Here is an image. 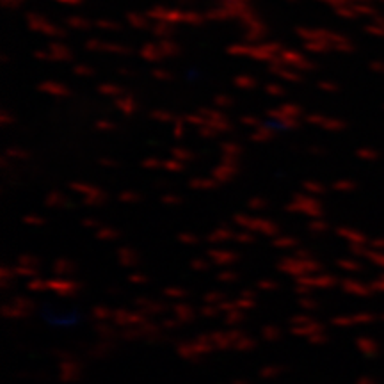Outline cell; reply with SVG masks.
Wrapping results in <instances>:
<instances>
[{"mask_svg":"<svg viewBox=\"0 0 384 384\" xmlns=\"http://www.w3.org/2000/svg\"><path fill=\"white\" fill-rule=\"evenodd\" d=\"M278 270L279 272L286 274V276H292V278H301V276H308V274H319L324 269L322 263L313 260V258H297V256H283L278 262Z\"/></svg>","mask_w":384,"mask_h":384,"instance_id":"obj_1","label":"cell"},{"mask_svg":"<svg viewBox=\"0 0 384 384\" xmlns=\"http://www.w3.org/2000/svg\"><path fill=\"white\" fill-rule=\"evenodd\" d=\"M235 225L238 226L241 229H247V232L253 233H262L265 237H278L279 235V228L276 222L267 221V219H254V217H247V216H235Z\"/></svg>","mask_w":384,"mask_h":384,"instance_id":"obj_2","label":"cell"},{"mask_svg":"<svg viewBox=\"0 0 384 384\" xmlns=\"http://www.w3.org/2000/svg\"><path fill=\"white\" fill-rule=\"evenodd\" d=\"M82 285L78 281H73V279L68 278H52L49 279V290L53 292V294L58 295L61 299H71L80 292Z\"/></svg>","mask_w":384,"mask_h":384,"instance_id":"obj_3","label":"cell"},{"mask_svg":"<svg viewBox=\"0 0 384 384\" xmlns=\"http://www.w3.org/2000/svg\"><path fill=\"white\" fill-rule=\"evenodd\" d=\"M245 333L238 327H232L228 331H212L210 333V338H212V344L216 345L217 351H228V349L235 347L238 340L244 336Z\"/></svg>","mask_w":384,"mask_h":384,"instance_id":"obj_4","label":"cell"},{"mask_svg":"<svg viewBox=\"0 0 384 384\" xmlns=\"http://www.w3.org/2000/svg\"><path fill=\"white\" fill-rule=\"evenodd\" d=\"M295 285H306L310 288H333V286L338 285V279L333 276V274H308V276H301V278H295Z\"/></svg>","mask_w":384,"mask_h":384,"instance_id":"obj_5","label":"cell"},{"mask_svg":"<svg viewBox=\"0 0 384 384\" xmlns=\"http://www.w3.org/2000/svg\"><path fill=\"white\" fill-rule=\"evenodd\" d=\"M82 365L77 358H68V360L59 361V379L64 384H73L80 379Z\"/></svg>","mask_w":384,"mask_h":384,"instance_id":"obj_6","label":"cell"},{"mask_svg":"<svg viewBox=\"0 0 384 384\" xmlns=\"http://www.w3.org/2000/svg\"><path fill=\"white\" fill-rule=\"evenodd\" d=\"M135 306H137V310L144 311L148 317H160V315H164L169 310V306L166 303L153 301V299L143 297V295H141V297H135Z\"/></svg>","mask_w":384,"mask_h":384,"instance_id":"obj_7","label":"cell"},{"mask_svg":"<svg viewBox=\"0 0 384 384\" xmlns=\"http://www.w3.org/2000/svg\"><path fill=\"white\" fill-rule=\"evenodd\" d=\"M207 256H209V260L213 265L219 267H228L232 263L238 262V254L229 250H209Z\"/></svg>","mask_w":384,"mask_h":384,"instance_id":"obj_8","label":"cell"},{"mask_svg":"<svg viewBox=\"0 0 384 384\" xmlns=\"http://www.w3.org/2000/svg\"><path fill=\"white\" fill-rule=\"evenodd\" d=\"M173 315H175L176 319L180 320L182 324H191L194 322V319H196L198 311L194 310V308L191 306V304L187 303H176L171 306Z\"/></svg>","mask_w":384,"mask_h":384,"instance_id":"obj_9","label":"cell"},{"mask_svg":"<svg viewBox=\"0 0 384 384\" xmlns=\"http://www.w3.org/2000/svg\"><path fill=\"white\" fill-rule=\"evenodd\" d=\"M116 256H118L119 265L127 267V269H132V267H135L139 263V253L135 250H132V247H128V245L119 247V250L116 251Z\"/></svg>","mask_w":384,"mask_h":384,"instance_id":"obj_10","label":"cell"},{"mask_svg":"<svg viewBox=\"0 0 384 384\" xmlns=\"http://www.w3.org/2000/svg\"><path fill=\"white\" fill-rule=\"evenodd\" d=\"M326 331V326H324L322 322H317V320H313V322L306 324V326H297V327H290V333L294 336H301V338H310V336L317 335V333H324Z\"/></svg>","mask_w":384,"mask_h":384,"instance_id":"obj_11","label":"cell"},{"mask_svg":"<svg viewBox=\"0 0 384 384\" xmlns=\"http://www.w3.org/2000/svg\"><path fill=\"white\" fill-rule=\"evenodd\" d=\"M52 272L58 278H66V276H71V274L77 272V265L71 260H68V258H58L52 263Z\"/></svg>","mask_w":384,"mask_h":384,"instance_id":"obj_12","label":"cell"},{"mask_svg":"<svg viewBox=\"0 0 384 384\" xmlns=\"http://www.w3.org/2000/svg\"><path fill=\"white\" fill-rule=\"evenodd\" d=\"M176 354L180 356L182 360L192 361V363H198V361L201 360L192 342H178V344H176Z\"/></svg>","mask_w":384,"mask_h":384,"instance_id":"obj_13","label":"cell"},{"mask_svg":"<svg viewBox=\"0 0 384 384\" xmlns=\"http://www.w3.org/2000/svg\"><path fill=\"white\" fill-rule=\"evenodd\" d=\"M288 212H303L306 216L311 217H320L322 216V209L319 207V203H311V201H301L297 204H290L288 207Z\"/></svg>","mask_w":384,"mask_h":384,"instance_id":"obj_14","label":"cell"},{"mask_svg":"<svg viewBox=\"0 0 384 384\" xmlns=\"http://www.w3.org/2000/svg\"><path fill=\"white\" fill-rule=\"evenodd\" d=\"M228 241H235V232L226 228V226L213 229L212 233L207 235V242H210V244H225Z\"/></svg>","mask_w":384,"mask_h":384,"instance_id":"obj_15","label":"cell"},{"mask_svg":"<svg viewBox=\"0 0 384 384\" xmlns=\"http://www.w3.org/2000/svg\"><path fill=\"white\" fill-rule=\"evenodd\" d=\"M94 333L100 336V340H116L119 336L118 327L114 324L96 322L94 324Z\"/></svg>","mask_w":384,"mask_h":384,"instance_id":"obj_16","label":"cell"},{"mask_svg":"<svg viewBox=\"0 0 384 384\" xmlns=\"http://www.w3.org/2000/svg\"><path fill=\"white\" fill-rule=\"evenodd\" d=\"M114 349H116L114 340H102V342H98V344L91 349L89 354L93 356V358H96V360H100V358H105V356L112 354Z\"/></svg>","mask_w":384,"mask_h":384,"instance_id":"obj_17","label":"cell"},{"mask_svg":"<svg viewBox=\"0 0 384 384\" xmlns=\"http://www.w3.org/2000/svg\"><path fill=\"white\" fill-rule=\"evenodd\" d=\"M2 315H4L6 319H9V320H21V319H27L30 313L20 310V308H17L15 304L8 303L2 306Z\"/></svg>","mask_w":384,"mask_h":384,"instance_id":"obj_18","label":"cell"},{"mask_svg":"<svg viewBox=\"0 0 384 384\" xmlns=\"http://www.w3.org/2000/svg\"><path fill=\"white\" fill-rule=\"evenodd\" d=\"M272 245L276 250H295L299 245L297 238L290 237V235H283V237H274Z\"/></svg>","mask_w":384,"mask_h":384,"instance_id":"obj_19","label":"cell"},{"mask_svg":"<svg viewBox=\"0 0 384 384\" xmlns=\"http://www.w3.org/2000/svg\"><path fill=\"white\" fill-rule=\"evenodd\" d=\"M112 315H114V310L111 308L103 306V304H98L91 310V317H93L96 322H107V320H112Z\"/></svg>","mask_w":384,"mask_h":384,"instance_id":"obj_20","label":"cell"},{"mask_svg":"<svg viewBox=\"0 0 384 384\" xmlns=\"http://www.w3.org/2000/svg\"><path fill=\"white\" fill-rule=\"evenodd\" d=\"M112 324L119 329H125V327H130V311L128 310H114L112 315Z\"/></svg>","mask_w":384,"mask_h":384,"instance_id":"obj_21","label":"cell"},{"mask_svg":"<svg viewBox=\"0 0 384 384\" xmlns=\"http://www.w3.org/2000/svg\"><path fill=\"white\" fill-rule=\"evenodd\" d=\"M281 327L274 326V324H265V326L262 327V338L265 340V342H278L279 338H281Z\"/></svg>","mask_w":384,"mask_h":384,"instance_id":"obj_22","label":"cell"},{"mask_svg":"<svg viewBox=\"0 0 384 384\" xmlns=\"http://www.w3.org/2000/svg\"><path fill=\"white\" fill-rule=\"evenodd\" d=\"M9 303L15 304V306L20 308V310L27 311V313H33V311L36 310V304H34L33 299L24 297V295H15V297H11V301H9Z\"/></svg>","mask_w":384,"mask_h":384,"instance_id":"obj_23","label":"cell"},{"mask_svg":"<svg viewBox=\"0 0 384 384\" xmlns=\"http://www.w3.org/2000/svg\"><path fill=\"white\" fill-rule=\"evenodd\" d=\"M336 233H338L342 238H345V241L352 242V244H356V245L363 244V242H365L363 235H361V233H358V232H354V229H351V228H338V229H336Z\"/></svg>","mask_w":384,"mask_h":384,"instance_id":"obj_24","label":"cell"},{"mask_svg":"<svg viewBox=\"0 0 384 384\" xmlns=\"http://www.w3.org/2000/svg\"><path fill=\"white\" fill-rule=\"evenodd\" d=\"M12 270H15V276H17V278H25V279L40 278V270H37V267L17 265V267H12Z\"/></svg>","mask_w":384,"mask_h":384,"instance_id":"obj_25","label":"cell"},{"mask_svg":"<svg viewBox=\"0 0 384 384\" xmlns=\"http://www.w3.org/2000/svg\"><path fill=\"white\" fill-rule=\"evenodd\" d=\"M342 288H344V292H347V294L352 295H367L368 290L365 288L361 283L358 281H352V279H345V281H342Z\"/></svg>","mask_w":384,"mask_h":384,"instance_id":"obj_26","label":"cell"},{"mask_svg":"<svg viewBox=\"0 0 384 384\" xmlns=\"http://www.w3.org/2000/svg\"><path fill=\"white\" fill-rule=\"evenodd\" d=\"M25 288H27L29 292H33V294L46 292L49 290V279H43V278L27 279V285H25Z\"/></svg>","mask_w":384,"mask_h":384,"instance_id":"obj_27","label":"cell"},{"mask_svg":"<svg viewBox=\"0 0 384 384\" xmlns=\"http://www.w3.org/2000/svg\"><path fill=\"white\" fill-rule=\"evenodd\" d=\"M164 297L166 299H173V301H180V299L189 297V292L182 286H166L162 290Z\"/></svg>","mask_w":384,"mask_h":384,"instance_id":"obj_28","label":"cell"},{"mask_svg":"<svg viewBox=\"0 0 384 384\" xmlns=\"http://www.w3.org/2000/svg\"><path fill=\"white\" fill-rule=\"evenodd\" d=\"M96 238L102 242H112L116 241V238H119V232L111 228V226H103V228L96 229Z\"/></svg>","mask_w":384,"mask_h":384,"instance_id":"obj_29","label":"cell"},{"mask_svg":"<svg viewBox=\"0 0 384 384\" xmlns=\"http://www.w3.org/2000/svg\"><path fill=\"white\" fill-rule=\"evenodd\" d=\"M245 320V311L235 310L232 313L225 315V324L228 327H238Z\"/></svg>","mask_w":384,"mask_h":384,"instance_id":"obj_30","label":"cell"},{"mask_svg":"<svg viewBox=\"0 0 384 384\" xmlns=\"http://www.w3.org/2000/svg\"><path fill=\"white\" fill-rule=\"evenodd\" d=\"M119 338L125 340V342H139V340H143V333H141L139 327H125L119 333Z\"/></svg>","mask_w":384,"mask_h":384,"instance_id":"obj_31","label":"cell"},{"mask_svg":"<svg viewBox=\"0 0 384 384\" xmlns=\"http://www.w3.org/2000/svg\"><path fill=\"white\" fill-rule=\"evenodd\" d=\"M256 345H258L256 340L251 338V336H247V335H244L241 340H238L237 344H235V347L233 349L238 352H251L253 349H256Z\"/></svg>","mask_w":384,"mask_h":384,"instance_id":"obj_32","label":"cell"},{"mask_svg":"<svg viewBox=\"0 0 384 384\" xmlns=\"http://www.w3.org/2000/svg\"><path fill=\"white\" fill-rule=\"evenodd\" d=\"M283 372H285V368L279 367V365H267L258 372V376L262 377V379H274V377L281 376Z\"/></svg>","mask_w":384,"mask_h":384,"instance_id":"obj_33","label":"cell"},{"mask_svg":"<svg viewBox=\"0 0 384 384\" xmlns=\"http://www.w3.org/2000/svg\"><path fill=\"white\" fill-rule=\"evenodd\" d=\"M297 304H299V308H301V310H304V311H317V310H319V301L311 297V295H308V297H299Z\"/></svg>","mask_w":384,"mask_h":384,"instance_id":"obj_34","label":"cell"},{"mask_svg":"<svg viewBox=\"0 0 384 384\" xmlns=\"http://www.w3.org/2000/svg\"><path fill=\"white\" fill-rule=\"evenodd\" d=\"M310 322H313V317L308 313H295V315H292L290 320H288L290 327L306 326V324H310Z\"/></svg>","mask_w":384,"mask_h":384,"instance_id":"obj_35","label":"cell"},{"mask_svg":"<svg viewBox=\"0 0 384 384\" xmlns=\"http://www.w3.org/2000/svg\"><path fill=\"white\" fill-rule=\"evenodd\" d=\"M235 242L237 244H254V233L253 232H247V229H241L238 233H235Z\"/></svg>","mask_w":384,"mask_h":384,"instance_id":"obj_36","label":"cell"},{"mask_svg":"<svg viewBox=\"0 0 384 384\" xmlns=\"http://www.w3.org/2000/svg\"><path fill=\"white\" fill-rule=\"evenodd\" d=\"M254 285H256L258 290H262V292H272L279 288V283L274 281V279H258Z\"/></svg>","mask_w":384,"mask_h":384,"instance_id":"obj_37","label":"cell"},{"mask_svg":"<svg viewBox=\"0 0 384 384\" xmlns=\"http://www.w3.org/2000/svg\"><path fill=\"white\" fill-rule=\"evenodd\" d=\"M238 279V272L235 270H221L217 274V281L225 283V285H229V283H235Z\"/></svg>","mask_w":384,"mask_h":384,"instance_id":"obj_38","label":"cell"},{"mask_svg":"<svg viewBox=\"0 0 384 384\" xmlns=\"http://www.w3.org/2000/svg\"><path fill=\"white\" fill-rule=\"evenodd\" d=\"M225 299H226V295L222 294V292H217V290L207 292V294L203 295L204 304H219V303H222Z\"/></svg>","mask_w":384,"mask_h":384,"instance_id":"obj_39","label":"cell"},{"mask_svg":"<svg viewBox=\"0 0 384 384\" xmlns=\"http://www.w3.org/2000/svg\"><path fill=\"white\" fill-rule=\"evenodd\" d=\"M210 263L209 260H204V258H194V260H191V269L196 270V272H207V270L210 269Z\"/></svg>","mask_w":384,"mask_h":384,"instance_id":"obj_40","label":"cell"},{"mask_svg":"<svg viewBox=\"0 0 384 384\" xmlns=\"http://www.w3.org/2000/svg\"><path fill=\"white\" fill-rule=\"evenodd\" d=\"M178 242L185 245H198L200 244V238H198V235H194V233L182 232L178 233Z\"/></svg>","mask_w":384,"mask_h":384,"instance_id":"obj_41","label":"cell"},{"mask_svg":"<svg viewBox=\"0 0 384 384\" xmlns=\"http://www.w3.org/2000/svg\"><path fill=\"white\" fill-rule=\"evenodd\" d=\"M200 313L203 315V317H207V319H216L221 311H219L217 304H204V306L200 308Z\"/></svg>","mask_w":384,"mask_h":384,"instance_id":"obj_42","label":"cell"},{"mask_svg":"<svg viewBox=\"0 0 384 384\" xmlns=\"http://www.w3.org/2000/svg\"><path fill=\"white\" fill-rule=\"evenodd\" d=\"M18 265L37 267L40 265V258H37L36 254H20V258H18Z\"/></svg>","mask_w":384,"mask_h":384,"instance_id":"obj_43","label":"cell"},{"mask_svg":"<svg viewBox=\"0 0 384 384\" xmlns=\"http://www.w3.org/2000/svg\"><path fill=\"white\" fill-rule=\"evenodd\" d=\"M235 303H237L238 310L242 311H250V310H254L256 308V299H235Z\"/></svg>","mask_w":384,"mask_h":384,"instance_id":"obj_44","label":"cell"},{"mask_svg":"<svg viewBox=\"0 0 384 384\" xmlns=\"http://www.w3.org/2000/svg\"><path fill=\"white\" fill-rule=\"evenodd\" d=\"M160 326H162V329H166V331H171V329H178V327L182 326V322L176 319L175 315H173V317H166V319H162Z\"/></svg>","mask_w":384,"mask_h":384,"instance_id":"obj_45","label":"cell"},{"mask_svg":"<svg viewBox=\"0 0 384 384\" xmlns=\"http://www.w3.org/2000/svg\"><path fill=\"white\" fill-rule=\"evenodd\" d=\"M308 229H310L311 233H315V235H322V233H326L327 229H329V226L324 221H311L310 225H308Z\"/></svg>","mask_w":384,"mask_h":384,"instance_id":"obj_46","label":"cell"},{"mask_svg":"<svg viewBox=\"0 0 384 384\" xmlns=\"http://www.w3.org/2000/svg\"><path fill=\"white\" fill-rule=\"evenodd\" d=\"M331 324L335 327H349L354 324V317H345V315H342V317H333Z\"/></svg>","mask_w":384,"mask_h":384,"instance_id":"obj_47","label":"cell"},{"mask_svg":"<svg viewBox=\"0 0 384 384\" xmlns=\"http://www.w3.org/2000/svg\"><path fill=\"white\" fill-rule=\"evenodd\" d=\"M128 283H130V285H134V286H141V285H146L148 278L144 276V274L134 272V274H130V276H128Z\"/></svg>","mask_w":384,"mask_h":384,"instance_id":"obj_48","label":"cell"},{"mask_svg":"<svg viewBox=\"0 0 384 384\" xmlns=\"http://www.w3.org/2000/svg\"><path fill=\"white\" fill-rule=\"evenodd\" d=\"M217 306H219V311H221V313H225V315L232 313V311H235V310H238L237 303H235V301H228V299H225V301L217 304Z\"/></svg>","mask_w":384,"mask_h":384,"instance_id":"obj_49","label":"cell"},{"mask_svg":"<svg viewBox=\"0 0 384 384\" xmlns=\"http://www.w3.org/2000/svg\"><path fill=\"white\" fill-rule=\"evenodd\" d=\"M327 342H329V338H327L326 331L317 333V335H313L308 338V344L310 345H324V344H327Z\"/></svg>","mask_w":384,"mask_h":384,"instance_id":"obj_50","label":"cell"},{"mask_svg":"<svg viewBox=\"0 0 384 384\" xmlns=\"http://www.w3.org/2000/svg\"><path fill=\"white\" fill-rule=\"evenodd\" d=\"M336 265H338L342 270H349V272L360 270V265H358L356 262H352V260H338V262H336Z\"/></svg>","mask_w":384,"mask_h":384,"instance_id":"obj_51","label":"cell"},{"mask_svg":"<svg viewBox=\"0 0 384 384\" xmlns=\"http://www.w3.org/2000/svg\"><path fill=\"white\" fill-rule=\"evenodd\" d=\"M17 278L15 276V270L9 269V267H0V281H12V279Z\"/></svg>","mask_w":384,"mask_h":384,"instance_id":"obj_52","label":"cell"},{"mask_svg":"<svg viewBox=\"0 0 384 384\" xmlns=\"http://www.w3.org/2000/svg\"><path fill=\"white\" fill-rule=\"evenodd\" d=\"M24 222L27 226H43L45 225V219H41V217H37V216H27V217H24Z\"/></svg>","mask_w":384,"mask_h":384,"instance_id":"obj_53","label":"cell"},{"mask_svg":"<svg viewBox=\"0 0 384 384\" xmlns=\"http://www.w3.org/2000/svg\"><path fill=\"white\" fill-rule=\"evenodd\" d=\"M294 292L299 295V297H308V295H311L313 288H310V286L306 285H295Z\"/></svg>","mask_w":384,"mask_h":384,"instance_id":"obj_54","label":"cell"},{"mask_svg":"<svg viewBox=\"0 0 384 384\" xmlns=\"http://www.w3.org/2000/svg\"><path fill=\"white\" fill-rule=\"evenodd\" d=\"M358 347H360L363 352H368V351H372L374 345H372V342H370V340L360 338V340H358Z\"/></svg>","mask_w":384,"mask_h":384,"instance_id":"obj_55","label":"cell"},{"mask_svg":"<svg viewBox=\"0 0 384 384\" xmlns=\"http://www.w3.org/2000/svg\"><path fill=\"white\" fill-rule=\"evenodd\" d=\"M238 297H242V299H256V292L251 290V288H244V290H241Z\"/></svg>","mask_w":384,"mask_h":384,"instance_id":"obj_56","label":"cell"},{"mask_svg":"<svg viewBox=\"0 0 384 384\" xmlns=\"http://www.w3.org/2000/svg\"><path fill=\"white\" fill-rule=\"evenodd\" d=\"M82 226L87 229H98L100 228L98 222L94 221V219H84V221H82Z\"/></svg>","mask_w":384,"mask_h":384,"instance_id":"obj_57","label":"cell"},{"mask_svg":"<svg viewBox=\"0 0 384 384\" xmlns=\"http://www.w3.org/2000/svg\"><path fill=\"white\" fill-rule=\"evenodd\" d=\"M294 256L303 258V260H306V258H311V251L310 250H303V247H299V250L294 253Z\"/></svg>","mask_w":384,"mask_h":384,"instance_id":"obj_58","label":"cell"},{"mask_svg":"<svg viewBox=\"0 0 384 384\" xmlns=\"http://www.w3.org/2000/svg\"><path fill=\"white\" fill-rule=\"evenodd\" d=\"M251 209H262L263 207V201H260V200H256V201H251Z\"/></svg>","mask_w":384,"mask_h":384,"instance_id":"obj_59","label":"cell"},{"mask_svg":"<svg viewBox=\"0 0 384 384\" xmlns=\"http://www.w3.org/2000/svg\"><path fill=\"white\" fill-rule=\"evenodd\" d=\"M232 384H251L247 379H235Z\"/></svg>","mask_w":384,"mask_h":384,"instance_id":"obj_60","label":"cell"},{"mask_svg":"<svg viewBox=\"0 0 384 384\" xmlns=\"http://www.w3.org/2000/svg\"><path fill=\"white\" fill-rule=\"evenodd\" d=\"M123 201H134V196H130V194H125V196H121Z\"/></svg>","mask_w":384,"mask_h":384,"instance_id":"obj_61","label":"cell"},{"mask_svg":"<svg viewBox=\"0 0 384 384\" xmlns=\"http://www.w3.org/2000/svg\"><path fill=\"white\" fill-rule=\"evenodd\" d=\"M166 203H178V200H176V198H171V200H169V198H168V200H166Z\"/></svg>","mask_w":384,"mask_h":384,"instance_id":"obj_62","label":"cell"}]
</instances>
